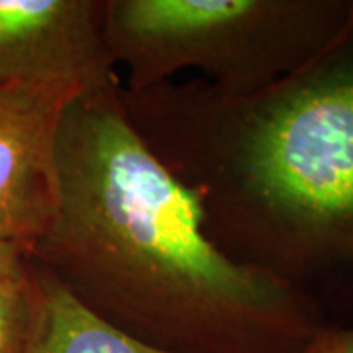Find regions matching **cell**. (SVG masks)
I'll return each mask as SVG.
<instances>
[{
  "label": "cell",
  "mask_w": 353,
  "mask_h": 353,
  "mask_svg": "<svg viewBox=\"0 0 353 353\" xmlns=\"http://www.w3.org/2000/svg\"><path fill=\"white\" fill-rule=\"evenodd\" d=\"M41 268L169 353H301L325 322L306 290L228 257L198 200L131 123L121 83L74 97L54 141Z\"/></svg>",
  "instance_id": "cell-1"
},
{
  "label": "cell",
  "mask_w": 353,
  "mask_h": 353,
  "mask_svg": "<svg viewBox=\"0 0 353 353\" xmlns=\"http://www.w3.org/2000/svg\"><path fill=\"white\" fill-rule=\"evenodd\" d=\"M123 100L228 257L301 290L353 280V17L309 63L257 92L200 79L123 88Z\"/></svg>",
  "instance_id": "cell-2"
},
{
  "label": "cell",
  "mask_w": 353,
  "mask_h": 353,
  "mask_svg": "<svg viewBox=\"0 0 353 353\" xmlns=\"http://www.w3.org/2000/svg\"><path fill=\"white\" fill-rule=\"evenodd\" d=\"M353 0H108L103 34L138 92L196 69L250 94L301 68L343 32Z\"/></svg>",
  "instance_id": "cell-3"
},
{
  "label": "cell",
  "mask_w": 353,
  "mask_h": 353,
  "mask_svg": "<svg viewBox=\"0 0 353 353\" xmlns=\"http://www.w3.org/2000/svg\"><path fill=\"white\" fill-rule=\"evenodd\" d=\"M120 82L103 34V2L0 0V85L74 94Z\"/></svg>",
  "instance_id": "cell-4"
},
{
  "label": "cell",
  "mask_w": 353,
  "mask_h": 353,
  "mask_svg": "<svg viewBox=\"0 0 353 353\" xmlns=\"http://www.w3.org/2000/svg\"><path fill=\"white\" fill-rule=\"evenodd\" d=\"M74 94L64 88L0 85V236L32 250L56 206L54 141Z\"/></svg>",
  "instance_id": "cell-5"
},
{
  "label": "cell",
  "mask_w": 353,
  "mask_h": 353,
  "mask_svg": "<svg viewBox=\"0 0 353 353\" xmlns=\"http://www.w3.org/2000/svg\"><path fill=\"white\" fill-rule=\"evenodd\" d=\"M32 278L33 316L23 353H169L103 319L44 268Z\"/></svg>",
  "instance_id": "cell-6"
},
{
  "label": "cell",
  "mask_w": 353,
  "mask_h": 353,
  "mask_svg": "<svg viewBox=\"0 0 353 353\" xmlns=\"http://www.w3.org/2000/svg\"><path fill=\"white\" fill-rule=\"evenodd\" d=\"M33 316L32 272L0 286V353H23Z\"/></svg>",
  "instance_id": "cell-7"
},
{
  "label": "cell",
  "mask_w": 353,
  "mask_h": 353,
  "mask_svg": "<svg viewBox=\"0 0 353 353\" xmlns=\"http://www.w3.org/2000/svg\"><path fill=\"white\" fill-rule=\"evenodd\" d=\"M301 353H353V327L325 324Z\"/></svg>",
  "instance_id": "cell-8"
},
{
  "label": "cell",
  "mask_w": 353,
  "mask_h": 353,
  "mask_svg": "<svg viewBox=\"0 0 353 353\" xmlns=\"http://www.w3.org/2000/svg\"><path fill=\"white\" fill-rule=\"evenodd\" d=\"M26 254H30V250L20 242L0 236V286L28 276Z\"/></svg>",
  "instance_id": "cell-9"
}]
</instances>
